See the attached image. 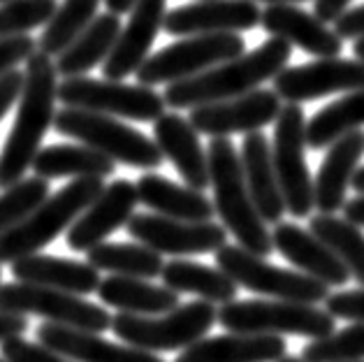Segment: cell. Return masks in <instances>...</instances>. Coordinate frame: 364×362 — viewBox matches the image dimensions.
Listing matches in <instances>:
<instances>
[{
    "instance_id": "6da1fadb",
    "label": "cell",
    "mask_w": 364,
    "mask_h": 362,
    "mask_svg": "<svg viewBox=\"0 0 364 362\" xmlns=\"http://www.w3.org/2000/svg\"><path fill=\"white\" fill-rule=\"evenodd\" d=\"M58 73L51 56L35 51L26 60L23 88L19 95L14 126L0 151V188H10L23 179L33 158L42 149V139L54 126Z\"/></svg>"
},
{
    "instance_id": "7a4b0ae2",
    "label": "cell",
    "mask_w": 364,
    "mask_h": 362,
    "mask_svg": "<svg viewBox=\"0 0 364 362\" xmlns=\"http://www.w3.org/2000/svg\"><path fill=\"white\" fill-rule=\"evenodd\" d=\"M290 56L292 47L288 42L269 38L248 54L225 60L183 82L170 84L163 93L165 107L179 112L246 95L274 79L283 68H288Z\"/></svg>"
},
{
    "instance_id": "3957f363",
    "label": "cell",
    "mask_w": 364,
    "mask_h": 362,
    "mask_svg": "<svg viewBox=\"0 0 364 362\" xmlns=\"http://www.w3.org/2000/svg\"><path fill=\"white\" fill-rule=\"evenodd\" d=\"M209 186H214V211L223 220V228L237 240V246L253 255H269L274 251L272 233L260 218L248 196L242 163L228 137H214L207 149Z\"/></svg>"
},
{
    "instance_id": "277c9868",
    "label": "cell",
    "mask_w": 364,
    "mask_h": 362,
    "mask_svg": "<svg viewBox=\"0 0 364 362\" xmlns=\"http://www.w3.org/2000/svg\"><path fill=\"white\" fill-rule=\"evenodd\" d=\"M102 179H75L35 207L19 225L0 235V265H12L26 255L38 253L68 230L82 211L100 196Z\"/></svg>"
},
{
    "instance_id": "5b68a950",
    "label": "cell",
    "mask_w": 364,
    "mask_h": 362,
    "mask_svg": "<svg viewBox=\"0 0 364 362\" xmlns=\"http://www.w3.org/2000/svg\"><path fill=\"white\" fill-rule=\"evenodd\" d=\"M54 128L58 135L73 137L93 151L107 156L114 163H123L139 170H156L163 165V154L144 132L126 126L123 121L105 114L63 107L56 112Z\"/></svg>"
},
{
    "instance_id": "8992f818",
    "label": "cell",
    "mask_w": 364,
    "mask_h": 362,
    "mask_svg": "<svg viewBox=\"0 0 364 362\" xmlns=\"http://www.w3.org/2000/svg\"><path fill=\"white\" fill-rule=\"evenodd\" d=\"M218 325L235 334H272V337L321 339L334 332V319L321 307L286 299H244L218 309Z\"/></svg>"
},
{
    "instance_id": "52a82bcc",
    "label": "cell",
    "mask_w": 364,
    "mask_h": 362,
    "mask_svg": "<svg viewBox=\"0 0 364 362\" xmlns=\"http://www.w3.org/2000/svg\"><path fill=\"white\" fill-rule=\"evenodd\" d=\"M218 323V309L209 302H188L161 316H112L114 334L132 348L149 353L183 351L200 341Z\"/></svg>"
},
{
    "instance_id": "ba28073f",
    "label": "cell",
    "mask_w": 364,
    "mask_h": 362,
    "mask_svg": "<svg viewBox=\"0 0 364 362\" xmlns=\"http://www.w3.org/2000/svg\"><path fill=\"white\" fill-rule=\"evenodd\" d=\"M246 49L244 38L237 33H211L181 38L167 44L161 51L151 54L137 70V82L141 86H161L191 79L204 70L242 56Z\"/></svg>"
},
{
    "instance_id": "9c48e42d",
    "label": "cell",
    "mask_w": 364,
    "mask_h": 362,
    "mask_svg": "<svg viewBox=\"0 0 364 362\" xmlns=\"http://www.w3.org/2000/svg\"><path fill=\"white\" fill-rule=\"evenodd\" d=\"M216 267L235 281L237 288L257 295H269L272 299H286L299 304H323L330 288L321 281L301 275L297 270H283L260 255L244 251L242 246H220L216 251Z\"/></svg>"
},
{
    "instance_id": "30bf717a",
    "label": "cell",
    "mask_w": 364,
    "mask_h": 362,
    "mask_svg": "<svg viewBox=\"0 0 364 362\" xmlns=\"http://www.w3.org/2000/svg\"><path fill=\"white\" fill-rule=\"evenodd\" d=\"M272 163L286 211L304 218L314 211V179L306 165V114L299 105L281 107L274 121Z\"/></svg>"
},
{
    "instance_id": "8fae6325",
    "label": "cell",
    "mask_w": 364,
    "mask_h": 362,
    "mask_svg": "<svg viewBox=\"0 0 364 362\" xmlns=\"http://www.w3.org/2000/svg\"><path fill=\"white\" fill-rule=\"evenodd\" d=\"M56 100L63 107L105 114L141 123H154L165 114L163 95L141 84H123L109 79L73 77L60 82L56 88Z\"/></svg>"
},
{
    "instance_id": "7c38bea8",
    "label": "cell",
    "mask_w": 364,
    "mask_h": 362,
    "mask_svg": "<svg viewBox=\"0 0 364 362\" xmlns=\"http://www.w3.org/2000/svg\"><path fill=\"white\" fill-rule=\"evenodd\" d=\"M0 312L42 316L56 325L100 334L112 325V316L105 307L93 304L82 295L63 293L35 284H3L0 286Z\"/></svg>"
},
{
    "instance_id": "4fadbf2b",
    "label": "cell",
    "mask_w": 364,
    "mask_h": 362,
    "mask_svg": "<svg viewBox=\"0 0 364 362\" xmlns=\"http://www.w3.org/2000/svg\"><path fill=\"white\" fill-rule=\"evenodd\" d=\"M272 91L288 105L325 98L332 93H353L364 88V63L358 58H318L314 63L283 68L272 79Z\"/></svg>"
},
{
    "instance_id": "5bb4252c",
    "label": "cell",
    "mask_w": 364,
    "mask_h": 362,
    "mask_svg": "<svg viewBox=\"0 0 364 362\" xmlns=\"http://www.w3.org/2000/svg\"><path fill=\"white\" fill-rule=\"evenodd\" d=\"M126 228L139 244L161 255L216 253L228 242V230L214 220H176L156 214H132Z\"/></svg>"
},
{
    "instance_id": "9a60e30c",
    "label": "cell",
    "mask_w": 364,
    "mask_h": 362,
    "mask_svg": "<svg viewBox=\"0 0 364 362\" xmlns=\"http://www.w3.org/2000/svg\"><path fill=\"white\" fill-rule=\"evenodd\" d=\"M281 107V98L272 88H255V91L232 100L193 107L188 123L198 135L202 132L211 139L235 135V132H246L248 135V132H257L277 121Z\"/></svg>"
},
{
    "instance_id": "2e32d148",
    "label": "cell",
    "mask_w": 364,
    "mask_h": 362,
    "mask_svg": "<svg viewBox=\"0 0 364 362\" xmlns=\"http://www.w3.org/2000/svg\"><path fill=\"white\" fill-rule=\"evenodd\" d=\"M260 7L253 0H195L176 7L163 19V31L172 38L211 33H244L260 26Z\"/></svg>"
},
{
    "instance_id": "e0dca14e",
    "label": "cell",
    "mask_w": 364,
    "mask_h": 362,
    "mask_svg": "<svg viewBox=\"0 0 364 362\" xmlns=\"http://www.w3.org/2000/svg\"><path fill=\"white\" fill-rule=\"evenodd\" d=\"M167 14V0H135L130 10V21L121 28L114 49L102 63V77L109 82H121L135 75L139 65L149 58L158 33L163 31Z\"/></svg>"
},
{
    "instance_id": "ac0fdd59",
    "label": "cell",
    "mask_w": 364,
    "mask_h": 362,
    "mask_svg": "<svg viewBox=\"0 0 364 362\" xmlns=\"http://www.w3.org/2000/svg\"><path fill=\"white\" fill-rule=\"evenodd\" d=\"M137 205V188L128 179H117L105 186L82 216L68 228V246L75 251H91L102 244L112 233H117L130 220Z\"/></svg>"
},
{
    "instance_id": "d6986e66",
    "label": "cell",
    "mask_w": 364,
    "mask_h": 362,
    "mask_svg": "<svg viewBox=\"0 0 364 362\" xmlns=\"http://www.w3.org/2000/svg\"><path fill=\"white\" fill-rule=\"evenodd\" d=\"M272 246L292 267H297V272L321 281L327 288L346 286L350 281L343 262L316 235H311L297 223H283V220L277 223L272 230Z\"/></svg>"
},
{
    "instance_id": "ffe728a7",
    "label": "cell",
    "mask_w": 364,
    "mask_h": 362,
    "mask_svg": "<svg viewBox=\"0 0 364 362\" xmlns=\"http://www.w3.org/2000/svg\"><path fill=\"white\" fill-rule=\"evenodd\" d=\"M260 26L272 38H279L290 47H299L318 58H334L343 49L339 35L297 5H267V10L260 12Z\"/></svg>"
},
{
    "instance_id": "44dd1931",
    "label": "cell",
    "mask_w": 364,
    "mask_h": 362,
    "mask_svg": "<svg viewBox=\"0 0 364 362\" xmlns=\"http://www.w3.org/2000/svg\"><path fill=\"white\" fill-rule=\"evenodd\" d=\"M154 142L163 158H167L181 174L186 186L200 193L209 186L207 151L188 119L176 112H165L161 119L154 121Z\"/></svg>"
},
{
    "instance_id": "7402d4cb",
    "label": "cell",
    "mask_w": 364,
    "mask_h": 362,
    "mask_svg": "<svg viewBox=\"0 0 364 362\" xmlns=\"http://www.w3.org/2000/svg\"><path fill=\"white\" fill-rule=\"evenodd\" d=\"M364 156V132H346L327 147V156L314 179V207L321 214H336L346 205L353 174L358 172Z\"/></svg>"
},
{
    "instance_id": "603a6c76",
    "label": "cell",
    "mask_w": 364,
    "mask_h": 362,
    "mask_svg": "<svg viewBox=\"0 0 364 362\" xmlns=\"http://www.w3.org/2000/svg\"><path fill=\"white\" fill-rule=\"evenodd\" d=\"M38 341L42 346L77 362H165L156 353L121 346V344H112L95 332L63 328V325L56 323L40 325Z\"/></svg>"
},
{
    "instance_id": "cb8c5ba5",
    "label": "cell",
    "mask_w": 364,
    "mask_h": 362,
    "mask_svg": "<svg viewBox=\"0 0 364 362\" xmlns=\"http://www.w3.org/2000/svg\"><path fill=\"white\" fill-rule=\"evenodd\" d=\"M239 163H242L248 196H251L260 218L264 223H281L283 214H286V205H283L279 179L277 172H274L272 144L267 135H262L260 130L248 132L242 142Z\"/></svg>"
},
{
    "instance_id": "d4e9b609",
    "label": "cell",
    "mask_w": 364,
    "mask_h": 362,
    "mask_svg": "<svg viewBox=\"0 0 364 362\" xmlns=\"http://www.w3.org/2000/svg\"><path fill=\"white\" fill-rule=\"evenodd\" d=\"M288 353L283 337L272 334H218L191 344L174 362H277Z\"/></svg>"
},
{
    "instance_id": "484cf974",
    "label": "cell",
    "mask_w": 364,
    "mask_h": 362,
    "mask_svg": "<svg viewBox=\"0 0 364 362\" xmlns=\"http://www.w3.org/2000/svg\"><path fill=\"white\" fill-rule=\"evenodd\" d=\"M12 277L21 284L47 286L82 297L95 293L97 286H100V272L93 270L88 262L56 258V255L44 253H33L12 262Z\"/></svg>"
},
{
    "instance_id": "4316f807",
    "label": "cell",
    "mask_w": 364,
    "mask_h": 362,
    "mask_svg": "<svg viewBox=\"0 0 364 362\" xmlns=\"http://www.w3.org/2000/svg\"><path fill=\"white\" fill-rule=\"evenodd\" d=\"M135 188L137 202L156 211V216L176 220H211L216 214L214 205L204 193L174 183L163 174H141Z\"/></svg>"
},
{
    "instance_id": "83f0119b",
    "label": "cell",
    "mask_w": 364,
    "mask_h": 362,
    "mask_svg": "<svg viewBox=\"0 0 364 362\" xmlns=\"http://www.w3.org/2000/svg\"><path fill=\"white\" fill-rule=\"evenodd\" d=\"M121 33V16L117 14H97L95 19L79 33L77 38L60 51L56 58V73L65 79L86 77L93 68L102 65L109 56Z\"/></svg>"
},
{
    "instance_id": "f1b7e54d",
    "label": "cell",
    "mask_w": 364,
    "mask_h": 362,
    "mask_svg": "<svg viewBox=\"0 0 364 362\" xmlns=\"http://www.w3.org/2000/svg\"><path fill=\"white\" fill-rule=\"evenodd\" d=\"M97 297L102 304L117 307L121 314H135V316H161L176 309L179 293L154 286L146 279H132V277H107L97 286Z\"/></svg>"
},
{
    "instance_id": "f546056e",
    "label": "cell",
    "mask_w": 364,
    "mask_h": 362,
    "mask_svg": "<svg viewBox=\"0 0 364 362\" xmlns=\"http://www.w3.org/2000/svg\"><path fill=\"white\" fill-rule=\"evenodd\" d=\"M33 172L40 179H63V176H73V179H105V176L114 174L117 163L109 161L107 156L93 151L84 144H51L44 147L33 158Z\"/></svg>"
},
{
    "instance_id": "4dcf8cb0",
    "label": "cell",
    "mask_w": 364,
    "mask_h": 362,
    "mask_svg": "<svg viewBox=\"0 0 364 362\" xmlns=\"http://www.w3.org/2000/svg\"><path fill=\"white\" fill-rule=\"evenodd\" d=\"M163 286L174 293H193L202 302L228 304L237 297V284L218 267L195 262V260H172L163 265Z\"/></svg>"
},
{
    "instance_id": "1f68e13d",
    "label": "cell",
    "mask_w": 364,
    "mask_h": 362,
    "mask_svg": "<svg viewBox=\"0 0 364 362\" xmlns=\"http://www.w3.org/2000/svg\"><path fill=\"white\" fill-rule=\"evenodd\" d=\"M86 262L97 272H112L114 277L156 279L163 272V255L144 244H112L102 242L86 251Z\"/></svg>"
},
{
    "instance_id": "d6a6232c",
    "label": "cell",
    "mask_w": 364,
    "mask_h": 362,
    "mask_svg": "<svg viewBox=\"0 0 364 362\" xmlns=\"http://www.w3.org/2000/svg\"><path fill=\"white\" fill-rule=\"evenodd\" d=\"M364 126V88L346 93L330 102L306 121V147L327 149L346 132L362 130Z\"/></svg>"
},
{
    "instance_id": "836d02e7",
    "label": "cell",
    "mask_w": 364,
    "mask_h": 362,
    "mask_svg": "<svg viewBox=\"0 0 364 362\" xmlns=\"http://www.w3.org/2000/svg\"><path fill=\"white\" fill-rule=\"evenodd\" d=\"M309 233L316 235L336 258L348 270L350 279H355L364 288V233L362 228L353 225L350 220L334 214H318L311 218Z\"/></svg>"
},
{
    "instance_id": "e575fe53",
    "label": "cell",
    "mask_w": 364,
    "mask_h": 362,
    "mask_svg": "<svg viewBox=\"0 0 364 362\" xmlns=\"http://www.w3.org/2000/svg\"><path fill=\"white\" fill-rule=\"evenodd\" d=\"M100 3L102 0H63V5L56 7L51 21L44 26V33L38 40V51L47 56H58L95 19Z\"/></svg>"
},
{
    "instance_id": "d590c367",
    "label": "cell",
    "mask_w": 364,
    "mask_h": 362,
    "mask_svg": "<svg viewBox=\"0 0 364 362\" xmlns=\"http://www.w3.org/2000/svg\"><path fill=\"white\" fill-rule=\"evenodd\" d=\"M301 362H360L364 360V323H353L339 332L311 339L301 351Z\"/></svg>"
},
{
    "instance_id": "8d00e7d4",
    "label": "cell",
    "mask_w": 364,
    "mask_h": 362,
    "mask_svg": "<svg viewBox=\"0 0 364 362\" xmlns=\"http://www.w3.org/2000/svg\"><path fill=\"white\" fill-rule=\"evenodd\" d=\"M49 198V181L40 176H23L0 196V235L12 230Z\"/></svg>"
},
{
    "instance_id": "74e56055",
    "label": "cell",
    "mask_w": 364,
    "mask_h": 362,
    "mask_svg": "<svg viewBox=\"0 0 364 362\" xmlns=\"http://www.w3.org/2000/svg\"><path fill=\"white\" fill-rule=\"evenodd\" d=\"M56 7V0H7V3H0V40L28 35L40 26H47Z\"/></svg>"
},
{
    "instance_id": "f35d334b",
    "label": "cell",
    "mask_w": 364,
    "mask_h": 362,
    "mask_svg": "<svg viewBox=\"0 0 364 362\" xmlns=\"http://www.w3.org/2000/svg\"><path fill=\"white\" fill-rule=\"evenodd\" d=\"M0 353L7 362H73L70 358L60 356V353L51 351L42 344H35L28 339L14 337L0 344Z\"/></svg>"
},
{
    "instance_id": "ab89813d",
    "label": "cell",
    "mask_w": 364,
    "mask_h": 362,
    "mask_svg": "<svg viewBox=\"0 0 364 362\" xmlns=\"http://www.w3.org/2000/svg\"><path fill=\"white\" fill-rule=\"evenodd\" d=\"M325 312L334 321L341 319L350 323H364V288L330 293L325 299Z\"/></svg>"
},
{
    "instance_id": "60d3db41",
    "label": "cell",
    "mask_w": 364,
    "mask_h": 362,
    "mask_svg": "<svg viewBox=\"0 0 364 362\" xmlns=\"http://www.w3.org/2000/svg\"><path fill=\"white\" fill-rule=\"evenodd\" d=\"M35 51H38V40L31 35H16V38L0 40V77L16 70L19 63H26Z\"/></svg>"
},
{
    "instance_id": "b9f144b4",
    "label": "cell",
    "mask_w": 364,
    "mask_h": 362,
    "mask_svg": "<svg viewBox=\"0 0 364 362\" xmlns=\"http://www.w3.org/2000/svg\"><path fill=\"white\" fill-rule=\"evenodd\" d=\"M21 88H23L21 70H12V73H7L5 77H0V121H3L5 114L19 102Z\"/></svg>"
},
{
    "instance_id": "7bdbcfd3",
    "label": "cell",
    "mask_w": 364,
    "mask_h": 362,
    "mask_svg": "<svg viewBox=\"0 0 364 362\" xmlns=\"http://www.w3.org/2000/svg\"><path fill=\"white\" fill-rule=\"evenodd\" d=\"M334 33L341 40H355L364 35V5L346 10L339 19L334 21Z\"/></svg>"
},
{
    "instance_id": "ee69618b",
    "label": "cell",
    "mask_w": 364,
    "mask_h": 362,
    "mask_svg": "<svg viewBox=\"0 0 364 362\" xmlns=\"http://www.w3.org/2000/svg\"><path fill=\"white\" fill-rule=\"evenodd\" d=\"M26 330H28V321H26V316L0 312V344L7 341V339L21 337Z\"/></svg>"
},
{
    "instance_id": "f6af8a7d",
    "label": "cell",
    "mask_w": 364,
    "mask_h": 362,
    "mask_svg": "<svg viewBox=\"0 0 364 362\" xmlns=\"http://www.w3.org/2000/svg\"><path fill=\"white\" fill-rule=\"evenodd\" d=\"M350 0H316L314 3V16L323 23H334L339 16L348 10Z\"/></svg>"
},
{
    "instance_id": "bcb514c9",
    "label": "cell",
    "mask_w": 364,
    "mask_h": 362,
    "mask_svg": "<svg viewBox=\"0 0 364 362\" xmlns=\"http://www.w3.org/2000/svg\"><path fill=\"white\" fill-rule=\"evenodd\" d=\"M343 218L350 220L353 225L364 228V196H358L353 200H346L343 205Z\"/></svg>"
},
{
    "instance_id": "7dc6e473",
    "label": "cell",
    "mask_w": 364,
    "mask_h": 362,
    "mask_svg": "<svg viewBox=\"0 0 364 362\" xmlns=\"http://www.w3.org/2000/svg\"><path fill=\"white\" fill-rule=\"evenodd\" d=\"M105 5H107V12L109 14H117V16H123L132 10V5H135V0H105Z\"/></svg>"
},
{
    "instance_id": "c3c4849f",
    "label": "cell",
    "mask_w": 364,
    "mask_h": 362,
    "mask_svg": "<svg viewBox=\"0 0 364 362\" xmlns=\"http://www.w3.org/2000/svg\"><path fill=\"white\" fill-rule=\"evenodd\" d=\"M350 186L360 193V196H364V165L358 167V172L353 174V181H350Z\"/></svg>"
},
{
    "instance_id": "681fc988",
    "label": "cell",
    "mask_w": 364,
    "mask_h": 362,
    "mask_svg": "<svg viewBox=\"0 0 364 362\" xmlns=\"http://www.w3.org/2000/svg\"><path fill=\"white\" fill-rule=\"evenodd\" d=\"M353 51H355V58L362 60V63H364V35H362V38H355V42H353Z\"/></svg>"
},
{
    "instance_id": "f907efd6",
    "label": "cell",
    "mask_w": 364,
    "mask_h": 362,
    "mask_svg": "<svg viewBox=\"0 0 364 362\" xmlns=\"http://www.w3.org/2000/svg\"><path fill=\"white\" fill-rule=\"evenodd\" d=\"M253 3H267V5H297L304 0H253Z\"/></svg>"
},
{
    "instance_id": "816d5d0a",
    "label": "cell",
    "mask_w": 364,
    "mask_h": 362,
    "mask_svg": "<svg viewBox=\"0 0 364 362\" xmlns=\"http://www.w3.org/2000/svg\"><path fill=\"white\" fill-rule=\"evenodd\" d=\"M277 362H301V360L295 358V356H288V353H286V356H283L281 360H277Z\"/></svg>"
},
{
    "instance_id": "f5cc1de1",
    "label": "cell",
    "mask_w": 364,
    "mask_h": 362,
    "mask_svg": "<svg viewBox=\"0 0 364 362\" xmlns=\"http://www.w3.org/2000/svg\"><path fill=\"white\" fill-rule=\"evenodd\" d=\"M0 362H7V360H5V358H0Z\"/></svg>"
},
{
    "instance_id": "db71d44e",
    "label": "cell",
    "mask_w": 364,
    "mask_h": 362,
    "mask_svg": "<svg viewBox=\"0 0 364 362\" xmlns=\"http://www.w3.org/2000/svg\"><path fill=\"white\" fill-rule=\"evenodd\" d=\"M0 3H7V0H0Z\"/></svg>"
},
{
    "instance_id": "11a10c76",
    "label": "cell",
    "mask_w": 364,
    "mask_h": 362,
    "mask_svg": "<svg viewBox=\"0 0 364 362\" xmlns=\"http://www.w3.org/2000/svg\"><path fill=\"white\" fill-rule=\"evenodd\" d=\"M0 277H3V272H0Z\"/></svg>"
},
{
    "instance_id": "9f6ffc18",
    "label": "cell",
    "mask_w": 364,
    "mask_h": 362,
    "mask_svg": "<svg viewBox=\"0 0 364 362\" xmlns=\"http://www.w3.org/2000/svg\"><path fill=\"white\" fill-rule=\"evenodd\" d=\"M360 362H364V360H360Z\"/></svg>"
}]
</instances>
